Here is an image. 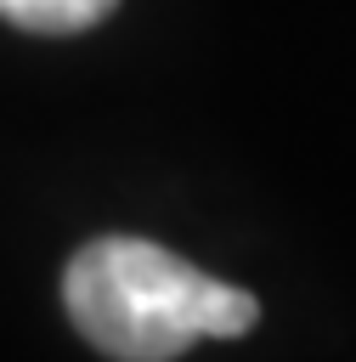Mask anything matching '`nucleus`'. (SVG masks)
I'll return each mask as SVG.
<instances>
[{
    "instance_id": "obj_1",
    "label": "nucleus",
    "mask_w": 356,
    "mask_h": 362,
    "mask_svg": "<svg viewBox=\"0 0 356 362\" xmlns=\"http://www.w3.org/2000/svg\"><path fill=\"white\" fill-rule=\"evenodd\" d=\"M62 305L113 362H175L198 339H237L260 322L249 288L147 238H90L62 272Z\"/></svg>"
},
{
    "instance_id": "obj_2",
    "label": "nucleus",
    "mask_w": 356,
    "mask_h": 362,
    "mask_svg": "<svg viewBox=\"0 0 356 362\" xmlns=\"http://www.w3.org/2000/svg\"><path fill=\"white\" fill-rule=\"evenodd\" d=\"M119 0H0V17L28 34H79L96 28Z\"/></svg>"
}]
</instances>
